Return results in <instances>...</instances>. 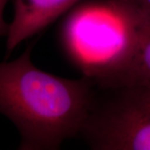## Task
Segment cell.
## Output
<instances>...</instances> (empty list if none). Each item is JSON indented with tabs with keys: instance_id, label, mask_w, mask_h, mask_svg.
Here are the masks:
<instances>
[{
	"instance_id": "obj_1",
	"label": "cell",
	"mask_w": 150,
	"mask_h": 150,
	"mask_svg": "<svg viewBox=\"0 0 150 150\" xmlns=\"http://www.w3.org/2000/svg\"><path fill=\"white\" fill-rule=\"evenodd\" d=\"M30 44L21 56L0 63V114L16 126L19 149H59L79 136L93 103L95 84L69 79L33 64Z\"/></svg>"
},
{
	"instance_id": "obj_2",
	"label": "cell",
	"mask_w": 150,
	"mask_h": 150,
	"mask_svg": "<svg viewBox=\"0 0 150 150\" xmlns=\"http://www.w3.org/2000/svg\"><path fill=\"white\" fill-rule=\"evenodd\" d=\"M148 15L131 0L79 4L62 23V47L83 77L98 87L107 86L129 64Z\"/></svg>"
},
{
	"instance_id": "obj_3",
	"label": "cell",
	"mask_w": 150,
	"mask_h": 150,
	"mask_svg": "<svg viewBox=\"0 0 150 150\" xmlns=\"http://www.w3.org/2000/svg\"><path fill=\"white\" fill-rule=\"evenodd\" d=\"M79 136L92 149L150 150L149 86H96Z\"/></svg>"
},
{
	"instance_id": "obj_4",
	"label": "cell",
	"mask_w": 150,
	"mask_h": 150,
	"mask_svg": "<svg viewBox=\"0 0 150 150\" xmlns=\"http://www.w3.org/2000/svg\"><path fill=\"white\" fill-rule=\"evenodd\" d=\"M81 0H14L6 41V58L23 41L36 35L69 12Z\"/></svg>"
},
{
	"instance_id": "obj_5",
	"label": "cell",
	"mask_w": 150,
	"mask_h": 150,
	"mask_svg": "<svg viewBox=\"0 0 150 150\" xmlns=\"http://www.w3.org/2000/svg\"><path fill=\"white\" fill-rule=\"evenodd\" d=\"M120 84H142L150 87V15L146 16L143 22L138 42L129 64L118 78L107 86Z\"/></svg>"
},
{
	"instance_id": "obj_6",
	"label": "cell",
	"mask_w": 150,
	"mask_h": 150,
	"mask_svg": "<svg viewBox=\"0 0 150 150\" xmlns=\"http://www.w3.org/2000/svg\"><path fill=\"white\" fill-rule=\"evenodd\" d=\"M8 0H0V37L7 36L9 23H7L4 18V11Z\"/></svg>"
},
{
	"instance_id": "obj_7",
	"label": "cell",
	"mask_w": 150,
	"mask_h": 150,
	"mask_svg": "<svg viewBox=\"0 0 150 150\" xmlns=\"http://www.w3.org/2000/svg\"><path fill=\"white\" fill-rule=\"evenodd\" d=\"M150 14V0H131Z\"/></svg>"
}]
</instances>
